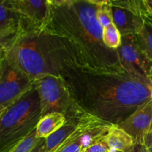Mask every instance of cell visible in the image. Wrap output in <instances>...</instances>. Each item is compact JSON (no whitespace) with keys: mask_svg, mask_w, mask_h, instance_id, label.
<instances>
[{"mask_svg":"<svg viewBox=\"0 0 152 152\" xmlns=\"http://www.w3.org/2000/svg\"><path fill=\"white\" fill-rule=\"evenodd\" d=\"M62 78L77 106L111 125L118 126L152 99L151 81L134 78L125 71L76 68Z\"/></svg>","mask_w":152,"mask_h":152,"instance_id":"1","label":"cell"},{"mask_svg":"<svg viewBox=\"0 0 152 152\" xmlns=\"http://www.w3.org/2000/svg\"><path fill=\"white\" fill-rule=\"evenodd\" d=\"M102 1H49L50 15L44 29L68 45L81 69L92 71H123L117 50L103 42V28L96 19Z\"/></svg>","mask_w":152,"mask_h":152,"instance_id":"2","label":"cell"},{"mask_svg":"<svg viewBox=\"0 0 152 152\" xmlns=\"http://www.w3.org/2000/svg\"><path fill=\"white\" fill-rule=\"evenodd\" d=\"M5 57L34 81L42 75L62 77L69 70L81 68L63 39L33 26L18 34L5 49Z\"/></svg>","mask_w":152,"mask_h":152,"instance_id":"3","label":"cell"},{"mask_svg":"<svg viewBox=\"0 0 152 152\" xmlns=\"http://www.w3.org/2000/svg\"><path fill=\"white\" fill-rule=\"evenodd\" d=\"M42 117L35 87L0 115V152H8L37 127Z\"/></svg>","mask_w":152,"mask_h":152,"instance_id":"4","label":"cell"},{"mask_svg":"<svg viewBox=\"0 0 152 152\" xmlns=\"http://www.w3.org/2000/svg\"><path fill=\"white\" fill-rule=\"evenodd\" d=\"M34 84L39 97L42 117L59 112L68 118L84 111L74 102L62 77L39 76L34 80Z\"/></svg>","mask_w":152,"mask_h":152,"instance_id":"5","label":"cell"},{"mask_svg":"<svg viewBox=\"0 0 152 152\" xmlns=\"http://www.w3.org/2000/svg\"><path fill=\"white\" fill-rule=\"evenodd\" d=\"M34 80L4 56L0 62V115L34 87Z\"/></svg>","mask_w":152,"mask_h":152,"instance_id":"6","label":"cell"},{"mask_svg":"<svg viewBox=\"0 0 152 152\" xmlns=\"http://www.w3.org/2000/svg\"><path fill=\"white\" fill-rule=\"evenodd\" d=\"M117 53L121 67L131 77L150 81L148 74L152 62L139 47L135 35L122 36L121 45Z\"/></svg>","mask_w":152,"mask_h":152,"instance_id":"7","label":"cell"},{"mask_svg":"<svg viewBox=\"0 0 152 152\" xmlns=\"http://www.w3.org/2000/svg\"><path fill=\"white\" fill-rule=\"evenodd\" d=\"M29 26L33 25L16 11L7 0H0V45L4 50L21 31Z\"/></svg>","mask_w":152,"mask_h":152,"instance_id":"8","label":"cell"},{"mask_svg":"<svg viewBox=\"0 0 152 152\" xmlns=\"http://www.w3.org/2000/svg\"><path fill=\"white\" fill-rule=\"evenodd\" d=\"M151 121L152 99L140 106L118 126L132 137L134 143H142L144 137L149 132Z\"/></svg>","mask_w":152,"mask_h":152,"instance_id":"9","label":"cell"},{"mask_svg":"<svg viewBox=\"0 0 152 152\" xmlns=\"http://www.w3.org/2000/svg\"><path fill=\"white\" fill-rule=\"evenodd\" d=\"M7 1L35 28L42 29L47 23L50 15L49 0H7Z\"/></svg>","mask_w":152,"mask_h":152,"instance_id":"10","label":"cell"},{"mask_svg":"<svg viewBox=\"0 0 152 152\" xmlns=\"http://www.w3.org/2000/svg\"><path fill=\"white\" fill-rule=\"evenodd\" d=\"M109 2L110 10L112 16L113 24L117 27L122 36L139 33L144 23L143 16L126 7Z\"/></svg>","mask_w":152,"mask_h":152,"instance_id":"11","label":"cell"},{"mask_svg":"<svg viewBox=\"0 0 152 152\" xmlns=\"http://www.w3.org/2000/svg\"><path fill=\"white\" fill-rule=\"evenodd\" d=\"M111 152H131L134 145L132 136L117 125H111L105 135Z\"/></svg>","mask_w":152,"mask_h":152,"instance_id":"12","label":"cell"},{"mask_svg":"<svg viewBox=\"0 0 152 152\" xmlns=\"http://www.w3.org/2000/svg\"><path fill=\"white\" fill-rule=\"evenodd\" d=\"M66 121V117L59 112L50 113L43 116L39 120L36 127L37 137L46 139L65 126Z\"/></svg>","mask_w":152,"mask_h":152,"instance_id":"13","label":"cell"},{"mask_svg":"<svg viewBox=\"0 0 152 152\" xmlns=\"http://www.w3.org/2000/svg\"><path fill=\"white\" fill-rule=\"evenodd\" d=\"M80 114L75 116V117L67 118V121L65 126H62L61 129H59L56 132L50 134L48 137L46 138L45 152L54 151L62 143V142L66 139L67 137L75 129L77 123V119H78Z\"/></svg>","mask_w":152,"mask_h":152,"instance_id":"14","label":"cell"},{"mask_svg":"<svg viewBox=\"0 0 152 152\" xmlns=\"http://www.w3.org/2000/svg\"><path fill=\"white\" fill-rule=\"evenodd\" d=\"M144 18L142 28L135 37L142 51L152 62V22L146 17Z\"/></svg>","mask_w":152,"mask_h":152,"instance_id":"15","label":"cell"},{"mask_svg":"<svg viewBox=\"0 0 152 152\" xmlns=\"http://www.w3.org/2000/svg\"><path fill=\"white\" fill-rule=\"evenodd\" d=\"M102 39L105 46L111 50H117L121 45L122 35L113 23L103 28Z\"/></svg>","mask_w":152,"mask_h":152,"instance_id":"16","label":"cell"},{"mask_svg":"<svg viewBox=\"0 0 152 152\" xmlns=\"http://www.w3.org/2000/svg\"><path fill=\"white\" fill-rule=\"evenodd\" d=\"M96 19L99 25L103 28H106L113 23L112 16H111L108 1H102V4L96 12Z\"/></svg>","mask_w":152,"mask_h":152,"instance_id":"17","label":"cell"},{"mask_svg":"<svg viewBox=\"0 0 152 152\" xmlns=\"http://www.w3.org/2000/svg\"><path fill=\"white\" fill-rule=\"evenodd\" d=\"M84 152H111V150L103 136L89 145Z\"/></svg>","mask_w":152,"mask_h":152,"instance_id":"18","label":"cell"},{"mask_svg":"<svg viewBox=\"0 0 152 152\" xmlns=\"http://www.w3.org/2000/svg\"><path fill=\"white\" fill-rule=\"evenodd\" d=\"M143 145L148 152H152V132H148L143 138Z\"/></svg>","mask_w":152,"mask_h":152,"instance_id":"19","label":"cell"},{"mask_svg":"<svg viewBox=\"0 0 152 152\" xmlns=\"http://www.w3.org/2000/svg\"><path fill=\"white\" fill-rule=\"evenodd\" d=\"M31 152H45V139H39Z\"/></svg>","mask_w":152,"mask_h":152,"instance_id":"20","label":"cell"},{"mask_svg":"<svg viewBox=\"0 0 152 152\" xmlns=\"http://www.w3.org/2000/svg\"><path fill=\"white\" fill-rule=\"evenodd\" d=\"M131 152H148V150L146 149L143 143L140 142H135L133 148L131 151Z\"/></svg>","mask_w":152,"mask_h":152,"instance_id":"21","label":"cell"},{"mask_svg":"<svg viewBox=\"0 0 152 152\" xmlns=\"http://www.w3.org/2000/svg\"><path fill=\"white\" fill-rule=\"evenodd\" d=\"M143 4L148 13L147 16H152V0H143Z\"/></svg>","mask_w":152,"mask_h":152,"instance_id":"22","label":"cell"},{"mask_svg":"<svg viewBox=\"0 0 152 152\" xmlns=\"http://www.w3.org/2000/svg\"><path fill=\"white\" fill-rule=\"evenodd\" d=\"M4 56H5V50L4 49V48L0 45V62Z\"/></svg>","mask_w":152,"mask_h":152,"instance_id":"23","label":"cell"},{"mask_svg":"<svg viewBox=\"0 0 152 152\" xmlns=\"http://www.w3.org/2000/svg\"><path fill=\"white\" fill-rule=\"evenodd\" d=\"M148 79L151 81V83H152V65L151 68H150V71H149V74H148Z\"/></svg>","mask_w":152,"mask_h":152,"instance_id":"24","label":"cell"},{"mask_svg":"<svg viewBox=\"0 0 152 152\" xmlns=\"http://www.w3.org/2000/svg\"><path fill=\"white\" fill-rule=\"evenodd\" d=\"M145 17H146L147 19H149V20L152 22V16H145Z\"/></svg>","mask_w":152,"mask_h":152,"instance_id":"25","label":"cell"},{"mask_svg":"<svg viewBox=\"0 0 152 152\" xmlns=\"http://www.w3.org/2000/svg\"><path fill=\"white\" fill-rule=\"evenodd\" d=\"M149 132H152V121H151V127H150V130H149Z\"/></svg>","mask_w":152,"mask_h":152,"instance_id":"26","label":"cell"},{"mask_svg":"<svg viewBox=\"0 0 152 152\" xmlns=\"http://www.w3.org/2000/svg\"><path fill=\"white\" fill-rule=\"evenodd\" d=\"M151 88H152V83H151Z\"/></svg>","mask_w":152,"mask_h":152,"instance_id":"27","label":"cell"},{"mask_svg":"<svg viewBox=\"0 0 152 152\" xmlns=\"http://www.w3.org/2000/svg\"><path fill=\"white\" fill-rule=\"evenodd\" d=\"M83 152H84V151H83Z\"/></svg>","mask_w":152,"mask_h":152,"instance_id":"28","label":"cell"}]
</instances>
